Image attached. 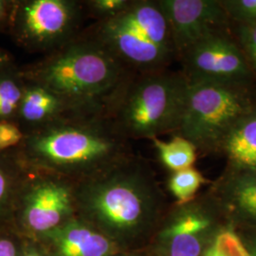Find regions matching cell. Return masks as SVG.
Returning <instances> with one entry per match:
<instances>
[{"mask_svg":"<svg viewBox=\"0 0 256 256\" xmlns=\"http://www.w3.org/2000/svg\"><path fill=\"white\" fill-rule=\"evenodd\" d=\"M28 167L88 178L132 155L104 113L70 114L25 134L16 147Z\"/></svg>","mask_w":256,"mask_h":256,"instance_id":"cell-1","label":"cell"},{"mask_svg":"<svg viewBox=\"0 0 256 256\" xmlns=\"http://www.w3.org/2000/svg\"><path fill=\"white\" fill-rule=\"evenodd\" d=\"M24 79L52 90L77 114L104 113L133 72L97 42L78 36L32 64L20 66Z\"/></svg>","mask_w":256,"mask_h":256,"instance_id":"cell-2","label":"cell"},{"mask_svg":"<svg viewBox=\"0 0 256 256\" xmlns=\"http://www.w3.org/2000/svg\"><path fill=\"white\" fill-rule=\"evenodd\" d=\"M81 34L97 42L133 74L162 72L178 60L158 0H131L120 14L94 22Z\"/></svg>","mask_w":256,"mask_h":256,"instance_id":"cell-3","label":"cell"},{"mask_svg":"<svg viewBox=\"0 0 256 256\" xmlns=\"http://www.w3.org/2000/svg\"><path fill=\"white\" fill-rule=\"evenodd\" d=\"M188 81L170 68L132 74L120 88L106 116L128 140L176 134L182 119Z\"/></svg>","mask_w":256,"mask_h":256,"instance_id":"cell-4","label":"cell"},{"mask_svg":"<svg viewBox=\"0 0 256 256\" xmlns=\"http://www.w3.org/2000/svg\"><path fill=\"white\" fill-rule=\"evenodd\" d=\"M256 110V82H188L178 135L198 152L220 153V147L240 120Z\"/></svg>","mask_w":256,"mask_h":256,"instance_id":"cell-5","label":"cell"},{"mask_svg":"<svg viewBox=\"0 0 256 256\" xmlns=\"http://www.w3.org/2000/svg\"><path fill=\"white\" fill-rule=\"evenodd\" d=\"M76 204L115 229L137 226L152 212L155 194L133 155L86 180L75 189Z\"/></svg>","mask_w":256,"mask_h":256,"instance_id":"cell-6","label":"cell"},{"mask_svg":"<svg viewBox=\"0 0 256 256\" xmlns=\"http://www.w3.org/2000/svg\"><path fill=\"white\" fill-rule=\"evenodd\" d=\"M84 16L79 0H16L9 34L24 50L48 54L81 34Z\"/></svg>","mask_w":256,"mask_h":256,"instance_id":"cell-7","label":"cell"},{"mask_svg":"<svg viewBox=\"0 0 256 256\" xmlns=\"http://www.w3.org/2000/svg\"><path fill=\"white\" fill-rule=\"evenodd\" d=\"M178 61L188 82H256L230 28L203 38Z\"/></svg>","mask_w":256,"mask_h":256,"instance_id":"cell-8","label":"cell"},{"mask_svg":"<svg viewBox=\"0 0 256 256\" xmlns=\"http://www.w3.org/2000/svg\"><path fill=\"white\" fill-rule=\"evenodd\" d=\"M48 173L34 178L21 198L22 220L28 229L37 232L60 227L76 206L74 185L61 174Z\"/></svg>","mask_w":256,"mask_h":256,"instance_id":"cell-9","label":"cell"},{"mask_svg":"<svg viewBox=\"0 0 256 256\" xmlns=\"http://www.w3.org/2000/svg\"><path fill=\"white\" fill-rule=\"evenodd\" d=\"M171 28L178 61L212 34L230 28L220 0H158Z\"/></svg>","mask_w":256,"mask_h":256,"instance_id":"cell-10","label":"cell"},{"mask_svg":"<svg viewBox=\"0 0 256 256\" xmlns=\"http://www.w3.org/2000/svg\"><path fill=\"white\" fill-rule=\"evenodd\" d=\"M70 114L77 113L56 93L42 84L25 80L24 92L14 120L24 134Z\"/></svg>","mask_w":256,"mask_h":256,"instance_id":"cell-11","label":"cell"},{"mask_svg":"<svg viewBox=\"0 0 256 256\" xmlns=\"http://www.w3.org/2000/svg\"><path fill=\"white\" fill-rule=\"evenodd\" d=\"M190 203V202H189ZM184 204L167 229L168 256H200L202 238L210 227V216L200 206Z\"/></svg>","mask_w":256,"mask_h":256,"instance_id":"cell-12","label":"cell"},{"mask_svg":"<svg viewBox=\"0 0 256 256\" xmlns=\"http://www.w3.org/2000/svg\"><path fill=\"white\" fill-rule=\"evenodd\" d=\"M52 232L60 256H110L113 250L108 238L76 220H70Z\"/></svg>","mask_w":256,"mask_h":256,"instance_id":"cell-13","label":"cell"},{"mask_svg":"<svg viewBox=\"0 0 256 256\" xmlns=\"http://www.w3.org/2000/svg\"><path fill=\"white\" fill-rule=\"evenodd\" d=\"M220 153L228 158L230 167L256 171V110L232 128Z\"/></svg>","mask_w":256,"mask_h":256,"instance_id":"cell-14","label":"cell"},{"mask_svg":"<svg viewBox=\"0 0 256 256\" xmlns=\"http://www.w3.org/2000/svg\"><path fill=\"white\" fill-rule=\"evenodd\" d=\"M223 198L238 212L256 220V171L230 167Z\"/></svg>","mask_w":256,"mask_h":256,"instance_id":"cell-15","label":"cell"},{"mask_svg":"<svg viewBox=\"0 0 256 256\" xmlns=\"http://www.w3.org/2000/svg\"><path fill=\"white\" fill-rule=\"evenodd\" d=\"M150 140L155 147L162 164L173 173L194 167L196 162V147L178 134H174L167 142L160 138H153Z\"/></svg>","mask_w":256,"mask_h":256,"instance_id":"cell-16","label":"cell"},{"mask_svg":"<svg viewBox=\"0 0 256 256\" xmlns=\"http://www.w3.org/2000/svg\"><path fill=\"white\" fill-rule=\"evenodd\" d=\"M25 88L20 66L12 64L0 70V122H14Z\"/></svg>","mask_w":256,"mask_h":256,"instance_id":"cell-17","label":"cell"},{"mask_svg":"<svg viewBox=\"0 0 256 256\" xmlns=\"http://www.w3.org/2000/svg\"><path fill=\"white\" fill-rule=\"evenodd\" d=\"M205 178L196 168L191 167L171 174L168 188L176 198L178 205H184L192 202L205 182Z\"/></svg>","mask_w":256,"mask_h":256,"instance_id":"cell-18","label":"cell"},{"mask_svg":"<svg viewBox=\"0 0 256 256\" xmlns=\"http://www.w3.org/2000/svg\"><path fill=\"white\" fill-rule=\"evenodd\" d=\"M23 162L16 149L0 153V212L9 203L14 192V171Z\"/></svg>","mask_w":256,"mask_h":256,"instance_id":"cell-19","label":"cell"},{"mask_svg":"<svg viewBox=\"0 0 256 256\" xmlns=\"http://www.w3.org/2000/svg\"><path fill=\"white\" fill-rule=\"evenodd\" d=\"M230 32L256 80V22L247 24L230 23Z\"/></svg>","mask_w":256,"mask_h":256,"instance_id":"cell-20","label":"cell"},{"mask_svg":"<svg viewBox=\"0 0 256 256\" xmlns=\"http://www.w3.org/2000/svg\"><path fill=\"white\" fill-rule=\"evenodd\" d=\"M131 0H84L82 1L86 16L96 21L115 18L126 9Z\"/></svg>","mask_w":256,"mask_h":256,"instance_id":"cell-21","label":"cell"},{"mask_svg":"<svg viewBox=\"0 0 256 256\" xmlns=\"http://www.w3.org/2000/svg\"><path fill=\"white\" fill-rule=\"evenodd\" d=\"M205 256H252L241 240L230 230H224L220 234Z\"/></svg>","mask_w":256,"mask_h":256,"instance_id":"cell-22","label":"cell"},{"mask_svg":"<svg viewBox=\"0 0 256 256\" xmlns=\"http://www.w3.org/2000/svg\"><path fill=\"white\" fill-rule=\"evenodd\" d=\"M230 23L256 22V0H220Z\"/></svg>","mask_w":256,"mask_h":256,"instance_id":"cell-23","label":"cell"},{"mask_svg":"<svg viewBox=\"0 0 256 256\" xmlns=\"http://www.w3.org/2000/svg\"><path fill=\"white\" fill-rule=\"evenodd\" d=\"M24 137L25 134L14 122H0V153L16 149Z\"/></svg>","mask_w":256,"mask_h":256,"instance_id":"cell-24","label":"cell"},{"mask_svg":"<svg viewBox=\"0 0 256 256\" xmlns=\"http://www.w3.org/2000/svg\"><path fill=\"white\" fill-rule=\"evenodd\" d=\"M16 0H0V32L9 34Z\"/></svg>","mask_w":256,"mask_h":256,"instance_id":"cell-25","label":"cell"},{"mask_svg":"<svg viewBox=\"0 0 256 256\" xmlns=\"http://www.w3.org/2000/svg\"><path fill=\"white\" fill-rule=\"evenodd\" d=\"M0 256H18L12 242L7 239H0Z\"/></svg>","mask_w":256,"mask_h":256,"instance_id":"cell-26","label":"cell"},{"mask_svg":"<svg viewBox=\"0 0 256 256\" xmlns=\"http://www.w3.org/2000/svg\"><path fill=\"white\" fill-rule=\"evenodd\" d=\"M12 64H14V60L12 55L0 46V70L8 68Z\"/></svg>","mask_w":256,"mask_h":256,"instance_id":"cell-27","label":"cell"},{"mask_svg":"<svg viewBox=\"0 0 256 256\" xmlns=\"http://www.w3.org/2000/svg\"><path fill=\"white\" fill-rule=\"evenodd\" d=\"M24 256H42L41 254H39L37 252H34V250H30V252H26Z\"/></svg>","mask_w":256,"mask_h":256,"instance_id":"cell-28","label":"cell"},{"mask_svg":"<svg viewBox=\"0 0 256 256\" xmlns=\"http://www.w3.org/2000/svg\"><path fill=\"white\" fill-rule=\"evenodd\" d=\"M254 256H256V254H254Z\"/></svg>","mask_w":256,"mask_h":256,"instance_id":"cell-29","label":"cell"}]
</instances>
